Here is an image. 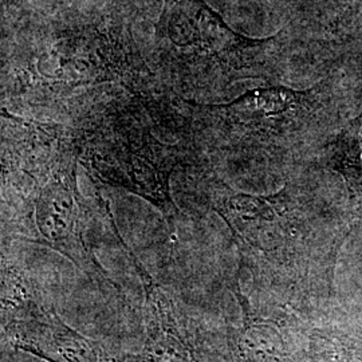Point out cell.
<instances>
[{
  "instance_id": "6da1fadb",
  "label": "cell",
  "mask_w": 362,
  "mask_h": 362,
  "mask_svg": "<svg viewBox=\"0 0 362 362\" xmlns=\"http://www.w3.org/2000/svg\"><path fill=\"white\" fill-rule=\"evenodd\" d=\"M155 38L157 49L177 67L214 70L228 79L258 77L276 40L235 33L203 0H164Z\"/></svg>"
},
{
  "instance_id": "7a4b0ae2",
  "label": "cell",
  "mask_w": 362,
  "mask_h": 362,
  "mask_svg": "<svg viewBox=\"0 0 362 362\" xmlns=\"http://www.w3.org/2000/svg\"><path fill=\"white\" fill-rule=\"evenodd\" d=\"M35 224L38 243L65 255L98 284L118 288L85 239V204L78 191L74 156L54 167L40 185L35 199Z\"/></svg>"
},
{
  "instance_id": "3957f363",
  "label": "cell",
  "mask_w": 362,
  "mask_h": 362,
  "mask_svg": "<svg viewBox=\"0 0 362 362\" xmlns=\"http://www.w3.org/2000/svg\"><path fill=\"white\" fill-rule=\"evenodd\" d=\"M6 336L16 349L47 362H122L98 341L78 333L33 298L13 291L7 299Z\"/></svg>"
},
{
  "instance_id": "277c9868",
  "label": "cell",
  "mask_w": 362,
  "mask_h": 362,
  "mask_svg": "<svg viewBox=\"0 0 362 362\" xmlns=\"http://www.w3.org/2000/svg\"><path fill=\"white\" fill-rule=\"evenodd\" d=\"M318 88L293 90L284 86L251 90L231 104L211 106L223 118L252 129H278L308 116L318 103Z\"/></svg>"
},
{
  "instance_id": "5b68a950",
  "label": "cell",
  "mask_w": 362,
  "mask_h": 362,
  "mask_svg": "<svg viewBox=\"0 0 362 362\" xmlns=\"http://www.w3.org/2000/svg\"><path fill=\"white\" fill-rule=\"evenodd\" d=\"M113 164L104 160L97 163L95 168L101 175V179L146 199L158 208L167 219L173 221L177 208L169 189V176L173 167L168 165V161L156 156L151 145L130 152H119Z\"/></svg>"
},
{
  "instance_id": "8992f818",
  "label": "cell",
  "mask_w": 362,
  "mask_h": 362,
  "mask_svg": "<svg viewBox=\"0 0 362 362\" xmlns=\"http://www.w3.org/2000/svg\"><path fill=\"white\" fill-rule=\"evenodd\" d=\"M144 281L146 337L141 362H199L194 346L181 327L172 299L134 258Z\"/></svg>"
},
{
  "instance_id": "52a82bcc",
  "label": "cell",
  "mask_w": 362,
  "mask_h": 362,
  "mask_svg": "<svg viewBox=\"0 0 362 362\" xmlns=\"http://www.w3.org/2000/svg\"><path fill=\"white\" fill-rule=\"evenodd\" d=\"M330 167L346 182L350 192H362V113L342 129L337 139Z\"/></svg>"
}]
</instances>
